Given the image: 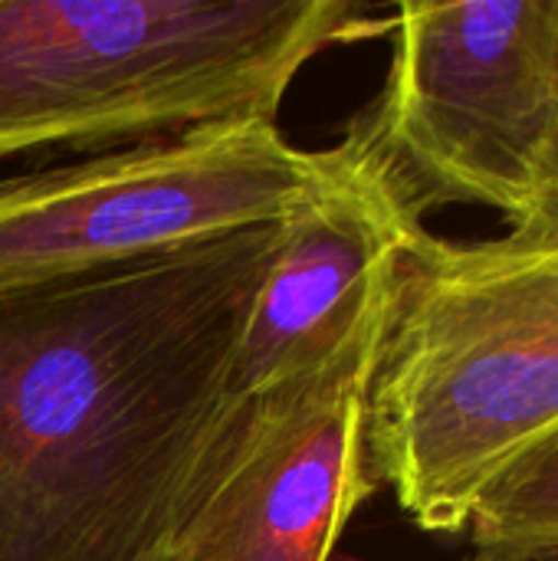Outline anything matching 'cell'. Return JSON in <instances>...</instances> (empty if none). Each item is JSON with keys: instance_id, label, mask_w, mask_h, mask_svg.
I'll return each mask as SVG.
<instances>
[{"instance_id": "1", "label": "cell", "mask_w": 558, "mask_h": 561, "mask_svg": "<svg viewBox=\"0 0 558 561\" xmlns=\"http://www.w3.org/2000/svg\"><path fill=\"white\" fill-rule=\"evenodd\" d=\"M283 224L0 296V561L168 556Z\"/></svg>"}, {"instance_id": "2", "label": "cell", "mask_w": 558, "mask_h": 561, "mask_svg": "<svg viewBox=\"0 0 558 561\" xmlns=\"http://www.w3.org/2000/svg\"><path fill=\"white\" fill-rule=\"evenodd\" d=\"M558 431V250L421 233L398 260L368 385V470L405 516L467 533L497 477Z\"/></svg>"}, {"instance_id": "3", "label": "cell", "mask_w": 558, "mask_h": 561, "mask_svg": "<svg viewBox=\"0 0 558 561\" xmlns=\"http://www.w3.org/2000/svg\"><path fill=\"white\" fill-rule=\"evenodd\" d=\"M382 26L352 0H0V164L276 122L309 59Z\"/></svg>"}, {"instance_id": "4", "label": "cell", "mask_w": 558, "mask_h": 561, "mask_svg": "<svg viewBox=\"0 0 558 561\" xmlns=\"http://www.w3.org/2000/svg\"><path fill=\"white\" fill-rule=\"evenodd\" d=\"M339 164V145L306 151L243 118L3 178L0 296L289 220Z\"/></svg>"}, {"instance_id": "5", "label": "cell", "mask_w": 558, "mask_h": 561, "mask_svg": "<svg viewBox=\"0 0 558 561\" xmlns=\"http://www.w3.org/2000/svg\"><path fill=\"white\" fill-rule=\"evenodd\" d=\"M378 99L352 122L418 217L487 204L516 220L558 131V0L401 3Z\"/></svg>"}, {"instance_id": "6", "label": "cell", "mask_w": 558, "mask_h": 561, "mask_svg": "<svg viewBox=\"0 0 558 561\" xmlns=\"http://www.w3.org/2000/svg\"><path fill=\"white\" fill-rule=\"evenodd\" d=\"M395 293V289H391ZM391 299L335 355L240 408L168 552L191 561H329L375 493L368 385Z\"/></svg>"}, {"instance_id": "7", "label": "cell", "mask_w": 558, "mask_h": 561, "mask_svg": "<svg viewBox=\"0 0 558 561\" xmlns=\"http://www.w3.org/2000/svg\"><path fill=\"white\" fill-rule=\"evenodd\" d=\"M339 174L283 224L230 371L237 404L335 355L395 289L401 253L428 230L375 151L349 131Z\"/></svg>"}, {"instance_id": "8", "label": "cell", "mask_w": 558, "mask_h": 561, "mask_svg": "<svg viewBox=\"0 0 558 561\" xmlns=\"http://www.w3.org/2000/svg\"><path fill=\"white\" fill-rule=\"evenodd\" d=\"M467 533L474 546L558 539V431L497 477Z\"/></svg>"}, {"instance_id": "9", "label": "cell", "mask_w": 558, "mask_h": 561, "mask_svg": "<svg viewBox=\"0 0 558 561\" xmlns=\"http://www.w3.org/2000/svg\"><path fill=\"white\" fill-rule=\"evenodd\" d=\"M510 250H558V131L546 174L526 204V210L506 224V233L500 237Z\"/></svg>"}, {"instance_id": "10", "label": "cell", "mask_w": 558, "mask_h": 561, "mask_svg": "<svg viewBox=\"0 0 558 561\" xmlns=\"http://www.w3.org/2000/svg\"><path fill=\"white\" fill-rule=\"evenodd\" d=\"M460 561H558V539L480 542Z\"/></svg>"}, {"instance_id": "11", "label": "cell", "mask_w": 558, "mask_h": 561, "mask_svg": "<svg viewBox=\"0 0 558 561\" xmlns=\"http://www.w3.org/2000/svg\"><path fill=\"white\" fill-rule=\"evenodd\" d=\"M158 561H191V559H184V556H178V552H168L164 559H158Z\"/></svg>"}]
</instances>
